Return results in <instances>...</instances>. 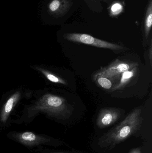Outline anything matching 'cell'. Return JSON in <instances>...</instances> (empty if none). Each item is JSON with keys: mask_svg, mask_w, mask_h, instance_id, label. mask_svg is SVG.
Listing matches in <instances>:
<instances>
[{"mask_svg": "<svg viewBox=\"0 0 152 153\" xmlns=\"http://www.w3.org/2000/svg\"><path fill=\"white\" fill-rule=\"evenodd\" d=\"M143 121L142 109L137 108L131 111L126 118L98 140V145L103 148L111 149L137 133Z\"/></svg>", "mask_w": 152, "mask_h": 153, "instance_id": "cell-1", "label": "cell"}, {"mask_svg": "<svg viewBox=\"0 0 152 153\" xmlns=\"http://www.w3.org/2000/svg\"><path fill=\"white\" fill-rule=\"evenodd\" d=\"M61 5L60 0H53L48 6L49 11L51 13H58L61 9Z\"/></svg>", "mask_w": 152, "mask_h": 153, "instance_id": "cell-12", "label": "cell"}, {"mask_svg": "<svg viewBox=\"0 0 152 153\" xmlns=\"http://www.w3.org/2000/svg\"><path fill=\"white\" fill-rule=\"evenodd\" d=\"M100 86L107 90L111 89L112 87V83L109 79L105 76L99 75L93 78Z\"/></svg>", "mask_w": 152, "mask_h": 153, "instance_id": "cell-11", "label": "cell"}, {"mask_svg": "<svg viewBox=\"0 0 152 153\" xmlns=\"http://www.w3.org/2000/svg\"><path fill=\"white\" fill-rule=\"evenodd\" d=\"M38 69L43 74L45 75L46 78L51 82L61 84L65 85H68V82L65 80L61 78L59 76H56V75L52 74L51 73L46 71L44 69H41V68H38Z\"/></svg>", "mask_w": 152, "mask_h": 153, "instance_id": "cell-10", "label": "cell"}, {"mask_svg": "<svg viewBox=\"0 0 152 153\" xmlns=\"http://www.w3.org/2000/svg\"><path fill=\"white\" fill-rule=\"evenodd\" d=\"M152 42H151V46H150V50H149V58H150V64L151 66H152Z\"/></svg>", "mask_w": 152, "mask_h": 153, "instance_id": "cell-14", "label": "cell"}, {"mask_svg": "<svg viewBox=\"0 0 152 153\" xmlns=\"http://www.w3.org/2000/svg\"><path fill=\"white\" fill-rule=\"evenodd\" d=\"M129 153H142V151H141V149L139 148H135V149H132L131 151L129 152Z\"/></svg>", "mask_w": 152, "mask_h": 153, "instance_id": "cell-15", "label": "cell"}, {"mask_svg": "<svg viewBox=\"0 0 152 153\" xmlns=\"http://www.w3.org/2000/svg\"><path fill=\"white\" fill-rule=\"evenodd\" d=\"M64 38L65 39L71 42L81 43L93 46L95 47L110 49L114 51H120L125 48L118 44L101 40L87 34L67 33L64 35Z\"/></svg>", "mask_w": 152, "mask_h": 153, "instance_id": "cell-4", "label": "cell"}, {"mask_svg": "<svg viewBox=\"0 0 152 153\" xmlns=\"http://www.w3.org/2000/svg\"><path fill=\"white\" fill-rule=\"evenodd\" d=\"M122 10V6L120 4L115 3L112 6V12L114 14H117L120 12Z\"/></svg>", "mask_w": 152, "mask_h": 153, "instance_id": "cell-13", "label": "cell"}, {"mask_svg": "<svg viewBox=\"0 0 152 153\" xmlns=\"http://www.w3.org/2000/svg\"><path fill=\"white\" fill-rule=\"evenodd\" d=\"M122 115L121 110L116 108H106L100 110L97 117L96 125L100 128L108 127L113 125Z\"/></svg>", "mask_w": 152, "mask_h": 153, "instance_id": "cell-6", "label": "cell"}, {"mask_svg": "<svg viewBox=\"0 0 152 153\" xmlns=\"http://www.w3.org/2000/svg\"><path fill=\"white\" fill-rule=\"evenodd\" d=\"M152 25V4L151 0L147 9L146 19L145 22V37L148 38L151 31Z\"/></svg>", "mask_w": 152, "mask_h": 153, "instance_id": "cell-9", "label": "cell"}, {"mask_svg": "<svg viewBox=\"0 0 152 153\" xmlns=\"http://www.w3.org/2000/svg\"><path fill=\"white\" fill-rule=\"evenodd\" d=\"M20 97L19 92H17L10 97L4 104L0 114V121L3 125H4L7 122L11 112L19 100Z\"/></svg>", "mask_w": 152, "mask_h": 153, "instance_id": "cell-7", "label": "cell"}, {"mask_svg": "<svg viewBox=\"0 0 152 153\" xmlns=\"http://www.w3.org/2000/svg\"><path fill=\"white\" fill-rule=\"evenodd\" d=\"M7 137L11 140L28 148L42 145L58 147L65 144L64 142L59 139L30 131L12 132L7 134Z\"/></svg>", "mask_w": 152, "mask_h": 153, "instance_id": "cell-3", "label": "cell"}, {"mask_svg": "<svg viewBox=\"0 0 152 153\" xmlns=\"http://www.w3.org/2000/svg\"><path fill=\"white\" fill-rule=\"evenodd\" d=\"M41 153H62V152H42Z\"/></svg>", "mask_w": 152, "mask_h": 153, "instance_id": "cell-16", "label": "cell"}, {"mask_svg": "<svg viewBox=\"0 0 152 153\" xmlns=\"http://www.w3.org/2000/svg\"><path fill=\"white\" fill-rule=\"evenodd\" d=\"M137 66L134 67L129 71L124 72L121 74L119 83L112 88V91H117L124 89L135 76L137 72Z\"/></svg>", "mask_w": 152, "mask_h": 153, "instance_id": "cell-8", "label": "cell"}, {"mask_svg": "<svg viewBox=\"0 0 152 153\" xmlns=\"http://www.w3.org/2000/svg\"><path fill=\"white\" fill-rule=\"evenodd\" d=\"M138 65V63L136 62L117 59L108 66L102 68L95 72L93 76V79L99 75L105 76L109 79L113 78Z\"/></svg>", "mask_w": 152, "mask_h": 153, "instance_id": "cell-5", "label": "cell"}, {"mask_svg": "<svg viewBox=\"0 0 152 153\" xmlns=\"http://www.w3.org/2000/svg\"><path fill=\"white\" fill-rule=\"evenodd\" d=\"M73 110L64 98L48 94L43 96L30 109L29 117H31L41 111L57 118L67 119L70 117Z\"/></svg>", "mask_w": 152, "mask_h": 153, "instance_id": "cell-2", "label": "cell"}]
</instances>
